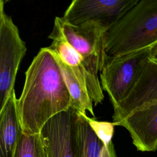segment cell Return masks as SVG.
<instances>
[{"label": "cell", "instance_id": "2", "mask_svg": "<svg viewBox=\"0 0 157 157\" xmlns=\"http://www.w3.org/2000/svg\"><path fill=\"white\" fill-rule=\"evenodd\" d=\"M105 52L115 56L157 44V0H139L106 33Z\"/></svg>", "mask_w": 157, "mask_h": 157}, {"label": "cell", "instance_id": "6", "mask_svg": "<svg viewBox=\"0 0 157 157\" xmlns=\"http://www.w3.org/2000/svg\"><path fill=\"white\" fill-rule=\"evenodd\" d=\"M26 52L17 26L5 13L0 29V112L15 90L16 76Z\"/></svg>", "mask_w": 157, "mask_h": 157}, {"label": "cell", "instance_id": "8", "mask_svg": "<svg viewBox=\"0 0 157 157\" xmlns=\"http://www.w3.org/2000/svg\"><path fill=\"white\" fill-rule=\"evenodd\" d=\"M157 103V62L149 59L129 94L113 108V123L116 124L133 112Z\"/></svg>", "mask_w": 157, "mask_h": 157}, {"label": "cell", "instance_id": "1", "mask_svg": "<svg viewBox=\"0 0 157 157\" xmlns=\"http://www.w3.org/2000/svg\"><path fill=\"white\" fill-rule=\"evenodd\" d=\"M71 104L55 58L47 47L41 48L25 72L23 90L17 100L22 132L39 134L49 119Z\"/></svg>", "mask_w": 157, "mask_h": 157}, {"label": "cell", "instance_id": "17", "mask_svg": "<svg viewBox=\"0 0 157 157\" xmlns=\"http://www.w3.org/2000/svg\"><path fill=\"white\" fill-rule=\"evenodd\" d=\"M5 13L6 12L4 10V2L2 0H0V29L2 24V18Z\"/></svg>", "mask_w": 157, "mask_h": 157}, {"label": "cell", "instance_id": "7", "mask_svg": "<svg viewBox=\"0 0 157 157\" xmlns=\"http://www.w3.org/2000/svg\"><path fill=\"white\" fill-rule=\"evenodd\" d=\"M139 0H74L62 18L72 25L99 23L108 31Z\"/></svg>", "mask_w": 157, "mask_h": 157}, {"label": "cell", "instance_id": "15", "mask_svg": "<svg viewBox=\"0 0 157 157\" xmlns=\"http://www.w3.org/2000/svg\"><path fill=\"white\" fill-rule=\"evenodd\" d=\"M85 117L95 134L105 145H113L112 137L114 133L115 124L113 122L98 121L94 118L88 117L86 115Z\"/></svg>", "mask_w": 157, "mask_h": 157}, {"label": "cell", "instance_id": "13", "mask_svg": "<svg viewBox=\"0 0 157 157\" xmlns=\"http://www.w3.org/2000/svg\"><path fill=\"white\" fill-rule=\"evenodd\" d=\"M85 115L78 112L80 157H117L114 145H105L95 134Z\"/></svg>", "mask_w": 157, "mask_h": 157}, {"label": "cell", "instance_id": "16", "mask_svg": "<svg viewBox=\"0 0 157 157\" xmlns=\"http://www.w3.org/2000/svg\"><path fill=\"white\" fill-rule=\"evenodd\" d=\"M150 59L157 62V44L153 46L150 49Z\"/></svg>", "mask_w": 157, "mask_h": 157}, {"label": "cell", "instance_id": "9", "mask_svg": "<svg viewBox=\"0 0 157 157\" xmlns=\"http://www.w3.org/2000/svg\"><path fill=\"white\" fill-rule=\"evenodd\" d=\"M48 38L52 39V42L47 48L71 69L86 88L93 104L96 105L102 103L104 96L98 75L88 67L82 58L62 37L50 33Z\"/></svg>", "mask_w": 157, "mask_h": 157}, {"label": "cell", "instance_id": "3", "mask_svg": "<svg viewBox=\"0 0 157 157\" xmlns=\"http://www.w3.org/2000/svg\"><path fill=\"white\" fill-rule=\"evenodd\" d=\"M150 49L149 47L118 56H107L100 72V83L102 91L107 92L113 108L134 88L150 59Z\"/></svg>", "mask_w": 157, "mask_h": 157}, {"label": "cell", "instance_id": "12", "mask_svg": "<svg viewBox=\"0 0 157 157\" xmlns=\"http://www.w3.org/2000/svg\"><path fill=\"white\" fill-rule=\"evenodd\" d=\"M52 54L58 65L63 80L71 96V107L80 113L86 115V112H89L92 116L94 117L93 104L86 88L80 83L71 69L62 62L56 55L52 53Z\"/></svg>", "mask_w": 157, "mask_h": 157}, {"label": "cell", "instance_id": "4", "mask_svg": "<svg viewBox=\"0 0 157 157\" xmlns=\"http://www.w3.org/2000/svg\"><path fill=\"white\" fill-rule=\"evenodd\" d=\"M107 31L98 22L72 25L62 17H56L51 33L64 39L82 58L88 67L98 75L107 56L105 52Z\"/></svg>", "mask_w": 157, "mask_h": 157}, {"label": "cell", "instance_id": "11", "mask_svg": "<svg viewBox=\"0 0 157 157\" xmlns=\"http://www.w3.org/2000/svg\"><path fill=\"white\" fill-rule=\"evenodd\" d=\"M15 90L0 112V157H14L22 134Z\"/></svg>", "mask_w": 157, "mask_h": 157}, {"label": "cell", "instance_id": "5", "mask_svg": "<svg viewBox=\"0 0 157 157\" xmlns=\"http://www.w3.org/2000/svg\"><path fill=\"white\" fill-rule=\"evenodd\" d=\"M78 112L71 107L49 119L39 134L47 157H80Z\"/></svg>", "mask_w": 157, "mask_h": 157}, {"label": "cell", "instance_id": "10", "mask_svg": "<svg viewBox=\"0 0 157 157\" xmlns=\"http://www.w3.org/2000/svg\"><path fill=\"white\" fill-rule=\"evenodd\" d=\"M116 126L128 130L138 151L150 152L157 150V103L133 112Z\"/></svg>", "mask_w": 157, "mask_h": 157}, {"label": "cell", "instance_id": "14", "mask_svg": "<svg viewBox=\"0 0 157 157\" xmlns=\"http://www.w3.org/2000/svg\"><path fill=\"white\" fill-rule=\"evenodd\" d=\"M14 157H47L45 148L40 134L22 132Z\"/></svg>", "mask_w": 157, "mask_h": 157}]
</instances>
